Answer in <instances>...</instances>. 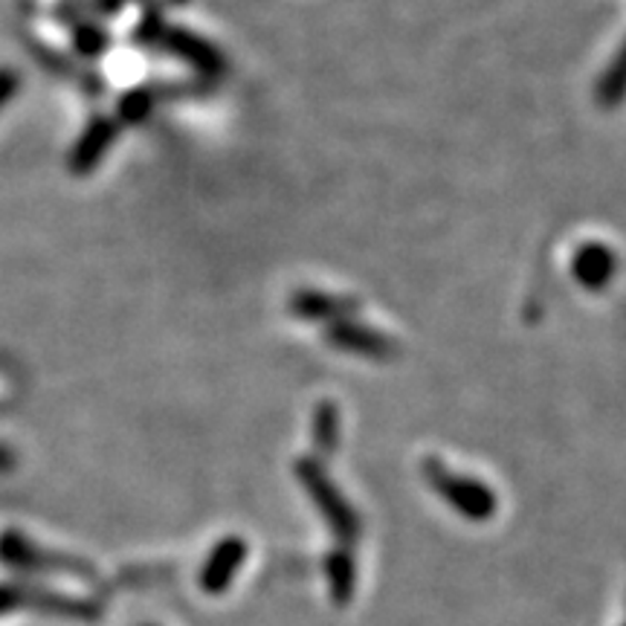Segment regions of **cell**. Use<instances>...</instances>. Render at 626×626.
Wrapping results in <instances>:
<instances>
[{"label": "cell", "mask_w": 626, "mask_h": 626, "mask_svg": "<svg viewBox=\"0 0 626 626\" xmlns=\"http://www.w3.org/2000/svg\"><path fill=\"white\" fill-rule=\"evenodd\" d=\"M113 140H117V119H93V122L85 128V133H81V140L76 142L73 155H70V171H73V175H88V171L97 169L105 151L113 146Z\"/></svg>", "instance_id": "obj_1"}, {"label": "cell", "mask_w": 626, "mask_h": 626, "mask_svg": "<svg viewBox=\"0 0 626 626\" xmlns=\"http://www.w3.org/2000/svg\"><path fill=\"white\" fill-rule=\"evenodd\" d=\"M76 44H79V50L85 56H99L108 47V38L93 23H76Z\"/></svg>", "instance_id": "obj_2"}, {"label": "cell", "mask_w": 626, "mask_h": 626, "mask_svg": "<svg viewBox=\"0 0 626 626\" xmlns=\"http://www.w3.org/2000/svg\"><path fill=\"white\" fill-rule=\"evenodd\" d=\"M146 111H148L146 90H133L131 97L122 99V119H128V122H137V119H142V113Z\"/></svg>", "instance_id": "obj_3"}, {"label": "cell", "mask_w": 626, "mask_h": 626, "mask_svg": "<svg viewBox=\"0 0 626 626\" xmlns=\"http://www.w3.org/2000/svg\"><path fill=\"white\" fill-rule=\"evenodd\" d=\"M16 90H18V76L12 73L9 67H3V70H0V108L16 97Z\"/></svg>", "instance_id": "obj_4"}, {"label": "cell", "mask_w": 626, "mask_h": 626, "mask_svg": "<svg viewBox=\"0 0 626 626\" xmlns=\"http://www.w3.org/2000/svg\"><path fill=\"white\" fill-rule=\"evenodd\" d=\"M9 467H12V456L0 447V470H9Z\"/></svg>", "instance_id": "obj_5"}]
</instances>
